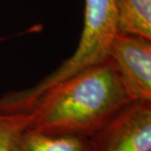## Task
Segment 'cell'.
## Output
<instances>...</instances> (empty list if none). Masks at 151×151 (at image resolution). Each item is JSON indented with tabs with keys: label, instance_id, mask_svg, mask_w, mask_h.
<instances>
[{
	"label": "cell",
	"instance_id": "obj_1",
	"mask_svg": "<svg viewBox=\"0 0 151 151\" xmlns=\"http://www.w3.org/2000/svg\"><path fill=\"white\" fill-rule=\"evenodd\" d=\"M132 100L109 57L51 87L28 112V128L91 137Z\"/></svg>",
	"mask_w": 151,
	"mask_h": 151
},
{
	"label": "cell",
	"instance_id": "obj_2",
	"mask_svg": "<svg viewBox=\"0 0 151 151\" xmlns=\"http://www.w3.org/2000/svg\"><path fill=\"white\" fill-rule=\"evenodd\" d=\"M117 32L115 0H84L83 28L73 55L34 86L3 94L0 111L28 112L32 103L52 86L108 58L110 43Z\"/></svg>",
	"mask_w": 151,
	"mask_h": 151
},
{
	"label": "cell",
	"instance_id": "obj_3",
	"mask_svg": "<svg viewBox=\"0 0 151 151\" xmlns=\"http://www.w3.org/2000/svg\"><path fill=\"white\" fill-rule=\"evenodd\" d=\"M94 151H151V101H132L91 137Z\"/></svg>",
	"mask_w": 151,
	"mask_h": 151
},
{
	"label": "cell",
	"instance_id": "obj_4",
	"mask_svg": "<svg viewBox=\"0 0 151 151\" xmlns=\"http://www.w3.org/2000/svg\"><path fill=\"white\" fill-rule=\"evenodd\" d=\"M132 101H151V39L117 32L108 50Z\"/></svg>",
	"mask_w": 151,
	"mask_h": 151
},
{
	"label": "cell",
	"instance_id": "obj_5",
	"mask_svg": "<svg viewBox=\"0 0 151 151\" xmlns=\"http://www.w3.org/2000/svg\"><path fill=\"white\" fill-rule=\"evenodd\" d=\"M16 151H94L91 137L75 134H47L27 129Z\"/></svg>",
	"mask_w": 151,
	"mask_h": 151
},
{
	"label": "cell",
	"instance_id": "obj_6",
	"mask_svg": "<svg viewBox=\"0 0 151 151\" xmlns=\"http://www.w3.org/2000/svg\"><path fill=\"white\" fill-rule=\"evenodd\" d=\"M117 31L151 39V0H115Z\"/></svg>",
	"mask_w": 151,
	"mask_h": 151
},
{
	"label": "cell",
	"instance_id": "obj_7",
	"mask_svg": "<svg viewBox=\"0 0 151 151\" xmlns=\"http://www.w3.org/2000/svg\"><path fill=\"white\" fill-rule=\"evenodd\" d=\"M29 122L31 114L29 112H0V151H16Z\"/></svg>",
	"mask_w": 151,
	"mask_h": 151
}]
</instances>
